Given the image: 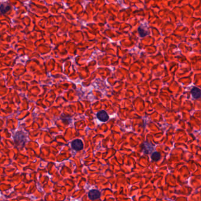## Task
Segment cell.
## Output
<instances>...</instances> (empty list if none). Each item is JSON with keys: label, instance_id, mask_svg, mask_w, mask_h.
Returning <instances> with one entry per match:
<instances>
[{"label": "cell", "instance_id": "obj_1", "mask_svg": "<svg viewBox=\"0 0 201 201\" xmlns=\"http://www.w3.org/2000/svg\"><path fill=\"white\" fill-rule=\"evenodd\" d=\"M72 147L76 151H80L83 148V144L80 140H75L72 142Z\"/></svg>", "mask_w": 201, "mask_h": 201}, {"label": "cell", "instance_id": "obj_2", "mask_svg": "<svg viewBox=\"0 0 201 201\" xmlns=\"http://www.w3.org/2000/svg\"><path fill=\"white\" fill-rule=\"evenodd\" d=\"M88 195L91 200H96L100 197V192L97 189H92L89 191Z\"/></svg>", "mask_w": 201, "mask_h": 201}, {"label": "cell", "instance_id": "obj_3", "mask_svg": "<svg viewBox=\"0 0 201 201\" xmlns=\"http://www.w3.org/2000/svg\"><path fill=\"white\" fill-rule=\"evenodd\" d=\"M97 118L102 122H106L108 120L109 117L104 111H100L97 114Z\"/></svg>", "mask_w": 201, "mask_h": 201}, {"label": "cell", "instance_id": "obj_4", "mask_svg": "<svg viewBox=\"0 0 201 201\" xmlns=\"http://www.w3.org/2000/svg\"><path fill=\"white\" fill-rule=\"evenodd\" d=\"M191 94L194 99H199L201 97V90L196 87H194L191 90Z\"/></svg>", "mask_w": 201, "mask_h": 201}, {"label": "cell", "instance_id": "obj_5", "mask_svg": "<svg viewBox=\"0 0 201 201\" xmlns=\"http://www.w3.org/2000/svg\"><path fill=\"white\" fill-rule=\"evenodd\" d=\"M143 149L144 152L145 153H149L152 152L154 149L153 146L150 144H149V143L145 142L143 144Z\"/></svg>", "mask_w": 201, "mask_h": 201}, {"label": "cell", "instance_id": "obj_6", "mask_svg": "<svg viewBox=\"0 0 201 201\" xmlns=\"http://www.w3.org/2000/svg\"><path fill=\"white\" fill-rule=\"evenodd\" d=\"M11 7L10 6L7 4V3H2L1 4V7H0V10H1V13L2 14H6V12H7L10 10Z\"/></svg>", "mask_w": 201, "mask_h": 201}, {"label": "cell", "instance_id": "obj_7", "mask_svg": "<svg viewBox=\"0 0 201 201\" xmlns=\"http://www.w3.org/2000/svg\"><path fill=\"white\" fill-rule=\"evenodd\" d=\"M152 160L154 161H158L161 158V154L159 152H154L152 155Z\"/></svg>", "mask_w": 201, "mask_h": 201}, {"label": "cell", "instance_id": "obj_8", "mask_svg": "<svg viewBox=\"0 0 201 201\" xmlns=\"http://www.w3.org/2000/svg\"><path fill=\"white\" fill-rule=\"evenodd\" d=\"M138 32L141 37H144L148 35V32L146 31L144 28H143L142 27H139L138 28Z\"/></svg>", "mask_w": 201, "mask_h": 201}]
</instances>
